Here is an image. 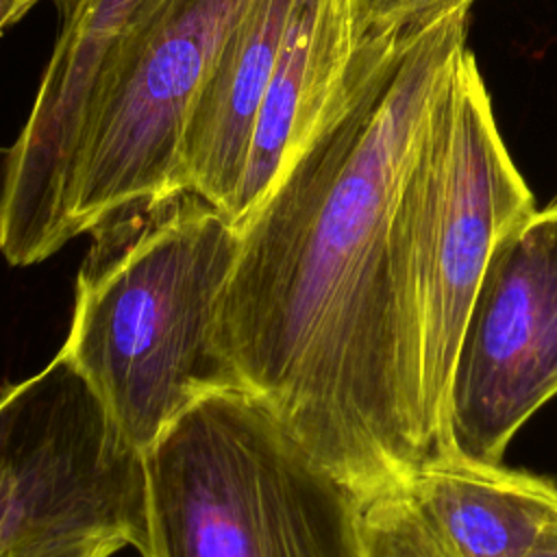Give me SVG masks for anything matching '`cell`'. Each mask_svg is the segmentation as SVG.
Segmentation results:
<instances>
[{
    "mask_svg": "<svg viewBox=\"0 0 557 557\" xmlns=\"http://www.w3.org/2000/svg\"><path fill=\"white\" fill-rule=\"evenodd\" d=\"M470 9L374 48L346 102L239 231L215 342L363 500L431 459L394 213L418 139L468 50Z\"/></svg>",
    "mask_w": 557,
    "mask_h": 557,
    "instance_id": "1",
    "label": "cell"
},
{
    "mask_svg": "<svg viewBox=\"0 0 557 557\" xmlns=\"http://www.w3.org/2000/svg\"><path fill=\"white\" fill-rule=\"evenodd\" d=\"M61 352L144 455L189 405L244 387L215 342L239 228L194 191L91 231Z\"/></svg>",
    "mask_w": 557,
    "mask_h": 557,
    "instance_id": "2",
    "label": "cell"
},
{
    "mask_svg": "<svg viewBox=\"0 0 557 557\" xmlns=\"http://www.w3.org/2000/svg\"><path fill=\"white\" fill-rule=\"evenodd\" d=\"M141 466V557H363L366 500L246 387L189 405Z\"/></svg>",
    "mask_w": 557,
    "mask_h": 557,
    "instance_id": "3",
    "label": "cell"
},
{
    "mask_svg": "<svg viewBox=\"0 0 557 557\" xmlns=\"http://www.w3.org/2000/svg\"><path fill=\"white\" fill-rule=\"evenodd\" d=\"M535 211L466 50L409 161L394 248L418 366L422 437L444 455V411L461 331L500 237Z\"/></svg>",
    "mask_w": 557,
    "mask_h": 557,
    "instance_id": "4",
    "label": "cell"
},
{
    "mask_svg": "<svg viewBox=\"0 0 557 557\" xmlns=\"http://www.w3.org/2000/svg\"><path fill=\"white\" fill-rule=\"evenodd\" d=\"M252 0H146L94 83L65 174L57 242L187 191L181 144L226 35Z\"/></svg>",
    "mask_w": 557,
    "mask_h": 557,
    "instance_id": "5",
    "label": "cell"
},
{
    "mask_svg": "<svg viewBox=\"0 0 557 557\" xmlns=\"http://www.w3.org/2000/svg\"><path fill=\"white\" fill-rule=\"evenodd\" d=\"M146 535L141 455L59 350L0 396V557L59 535Z\"/></svg>",
    "mask_w": 557,
    "mask_h": 557,
    "instance_id": "6",
    "label": "cell"
},
{
    "mask_svg": "<svg viewBox=\"0 0 557 557\" xmlns=\"http://www.w3.org/2000/svg\"><path fill=\"white\" fill-rule=\"evenodd\" d=\"M557 394V200L494 246L472 298L444 411V455L500 463Z\"/></svg>",
    "mask_w": 557,
    "mask_h": 557,
    "instance_id": "7",
    "label": "cell"
},
{
    "mask_svg": "<svg viewBox=\"0 0 557 557\" xmlns=\"http://www.w3.org/2000/svg\"><path fill=\"white\" fill-rule=\"evenodd\" d=\"M146 0H72L59 11L52 54L33 107L0 146V255L33 265L59 250L57 222L65 174L98 72Z\"/></svg>",
    "mask_w": 557,
    "mask_h": 557,
    "instance_id": "8",
    "label": "cell"
},
{
    "mask_svg": "<svg viewBox=\"0 0 557 557\" xmlns=\"http://www.w3.org/2000/svg\"><path fill=\"white\" fill-rule=\"evenodd\" d=\"M381 41L363 39L357 0H296L237 191L239 231L342 109Z\"/></svg>",
    "mask_w": 557,
    "mask_h": 557,
    "instance_id": "9",
    "label": "cell"
},
{
    "mask_svg": "<svg viewBox=\"0 0 557 557\" xmlns=\"http://www.w3.org/2000/svg\"><path fill=\"white\" fill-rule=\"evenodd\" d=\"M296 0H252L226 35L191 107L181 181L233 222L255 122Z\"/></svg>",
    "mask_w": 557,
    "mask_h": 557,
    "instance_id": "10",
    "label": "cell"
},
{
    "mask_svg": "<svg viewBox=\"0 0 557 557\" xmlns=\"http://www.w3.org/2000/svg\"><path fill=\"white\" fill-rule=\"evenodd\" d=\"M403 487L459 557H524L557 522V483L503 463L446 453Z\"/></svg>",
    "mask_w": 557,
    "mask_h": 557,
    "instance_id": "11",
    "label": "cell"
},
{
    "mask_svg": "<svg viewBox=\"0 0 557 557\" xmlns=\"http://www.w3.org/2000/svg\"><path fill=\"white\" fill-rule=\"evenodd\" d=\"M363 557H459L400 485L363 503Z\"/></svg>",
    "mask_w": 557,
    "mask_h": 557,
    "instance_id": "12",
    "label": "cell"
},
{
    "mask_svg": "<svg viewBox=\"0 0 557 557\" xmlns=\"http://www.w3.org/2000/svg\"><path fill=\"white\" fill-rule=\"evenodd\" d=\"M474 0H357L363 39H398L422 30Z\"/></svg>",
    "mask_w": 557,
    "mask_h": 557,
    "instance_id": "13",
    "label": "cell"
},
{
    "mask_svg": "<svg viewBox=\"0 0 557 557\" xmlns=\"http://www.w3.org/2000/svg\"><path fill=\"white\" fill-rule=\"evenodd\" d=\"M122 546H126V542L115 535L72 533L20 546L4 557H109Z\"/></svg>",
    "mask_w": 557,
    "mask_h": 557,
    "instance_id": "14",
    "label": "cell"
},
{
    "mask_svg": "<svg viewBox=\"0 0 557 557\" xmlns=\"http://www.w3.org/2000/svg\"><path fill=\"white\" fill-rule=\"evenodd\" d=\"M39 0H0V37L7 28L17 24Z\"/></svg>",
    "mask_w": 557,
    "mask_h": 557,
    "instance_id": "15",
    "label": "cell"
},
{
    "mask_svg": "<svg viewBox=\"0 0 557 557\" xmlns=\"http://www.w3.org/2000/svg\"><path fill=\"white\" fill-rule=\"evenodd\" d=\"M524 557H557V522L550 524Z\"/></svg>",
    "mask_w": 557,
    "mask_h": 557,
    "instance_id": "16",
    "label": "cell"
},
{
    "mask_svg": "<svg viewBox=\"0 0 557 557\" xmlns=\"http://www.w3.org/2000/svg\"><path fill=\"white\" fill-rule=\"evenodd\" d=\"M54 2V7H57V11H61V9H65L72 0H52Z\"/></svg>",
    "mask_w": 557,
    "mask_h": 557,
    "instance_id": "17",
    "label": "cell"
}]
</instances>
